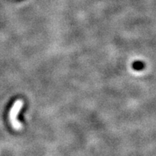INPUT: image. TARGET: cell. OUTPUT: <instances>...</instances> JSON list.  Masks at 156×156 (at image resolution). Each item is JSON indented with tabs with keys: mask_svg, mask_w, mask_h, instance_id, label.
I'll list each match as a JSON object with an SVG mask.
<instances>
[{
	"mask_svg": "<svg viewBox=\"0 0 156 156\" xmlns=\"http://www.w3.org/2000/svg\"><path fill=\"white\" fill-rule=\"evenodd\" d=\"M22 106V102L21 101H17L15 104L14 105L13 108L12 109V112L10 113V118H11V121L12 122V124L15 126L16 129H20V124L17 120V114L18 112L20 109V107Z\"/></svg>",
	"mask_w": 156,
	"mask_h": 156,
	"instance_id": "cell-1",
	"label": "cell"
}]
</instances>
